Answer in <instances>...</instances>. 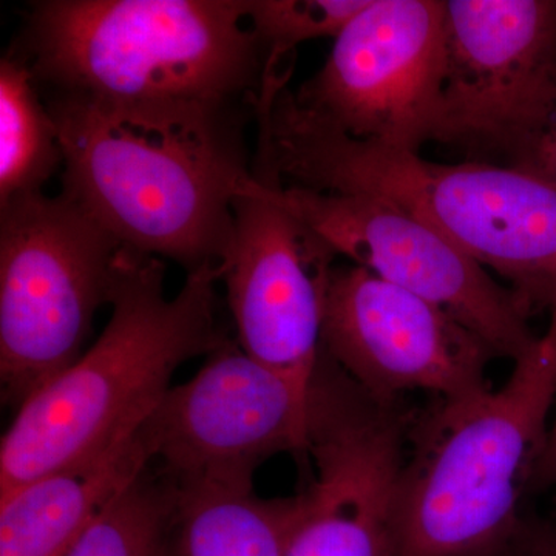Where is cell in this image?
<instances>
[{
	"label": "cell",
	"instance_id": "obj_1",
	"mask_svg": "<svg viewBox=\"0 0 556 556\" xmlns=\"http://www.w3.org/2000/svg\"><path fill=\"white\" fill-rule=\"evenodd\" d=\"M42 98L60 131L65 195L124 248L188 273L222 265L233 201L254 181L244 123L255 108Z\"/></svg>",
	"mask_w": 556,
	"mask_h": 556
},
{
	"label": "cell",
	"instance_id": "obj_2",
	"mask_svg": "<svg viewBox=\"0 0 556 556\" xmlns=\"http://www.w3.org/2000/svg\"><path fill=\"white\" fill-rule=\"evenodd\" d=\"M255 123V153L283 185L387 201L495 270L530 314L556 311L555 182L348 137L300 108L288 86L260 105Z\"/></svg>",
	"mask_w": 556,
	"mask_h": 556
},
{
	"label": "cell",
	"instance_id": "obj_3",
	"mask_svg": "<svg viewBox=\"0 0 556 556\" xmlns=\"http://www.w3.org/2000/svg\"><path fill=\"white\" fill-rule=\"evenodd\" d=\"M164 277V260L121 249L108 327L3 434L0 496L115 448L159 408L182 364L230 343L217 316L222 266L188 273L172 299Z\"/></svg>",
	"mask_w": 556,
	"mask_h": 556
},
{
	"label": "cell",
	"instance_id": "obj_4",
	"mask_svg": "<svg viewBox=\"0 0 556 556\" xmlns=\"http://www.w3.org/2000/svg\"><path fill=\"white\" fill-rule=\"evenodd\" d=\"M21 42L40 93L110 104L255 108L265 70L244 0H43Z\"/></svg>",
	"mask_w": 556,
	"mask_h": 556
},
{
	"label": "cell",
	"instance_id": "obj_5",
	"mask_svg": "<svg viewBox=\"0 0 556 556\" xmlns=\"http://www.w3.org/2000/svg\"><path fill=\"white\" fill-rule=\"evenodd\" d=\"M503 387L417 413L391 556H496L525 521L556 405V311Z\"/></svg>",
	"mask_w": 556,
	"mask_h": 556
},
{
	"label": "cell",
	"instance_id": "obj_6",
	"mask_svg": "<svg viewBox=\"0 0 556 556\" xmlns=\"http://www.w3.org/2000/svg\"><path fill=\"white\" fill-rule=\"evenodd\" d=\"M119 243L64 192L0 204V382L20 409L84 354Z\"/></svg>",
	"mask_w": 556,
	"mask_h": 556
},
{
	"label": "cell",
	"instance_id": "obj_7",
	"mask_svg": "<svg viewBox=\"0 0 556 556\" xmlns=\"http://www.w3.org/2000/svg\"><path fill=\"white\" fill-rule=\"evenodd\" d=\"M556 80V0H445V56L431 142L510 166Z\"/></svg>",
	"mask_w": 556,
	"mask_h": 556
},
{
	"label": "cell",
	"instance_id": "obj_8",
	"mask_svg": "<svg viewBox=\"0 0 556 556\" xmlns=\"http://www.w3.org/2000/svg\"><path fill=\"white\" fill-rule=\"evenodd\" d=\"M444 56L445 0H371L292 91L348 137L419 152L437 123Z\"/></svg>",
	"mask_w": 556,
	"mask_h": 556
},
{
	"label": "cell",
	"instance_id": "obj_9",
	"mask_svg": "<svg viewBox=\"0 0 556 556\" xmlns=\"http://www.w3.org/2000/svg\"><path fill=\"white\" fill-rule=\"evenodd\" d=\"M146 426L159 470L178 486H254L269 457L308 452L311 387L230 342L172 387Z\"/></svg>",
	"mask_w": 556,
	"mask_h": 556
},
{
	"label": "cell",
	"instance_id": "obj_10",
	"mask_svg": "<svg viewBox=\"0 0 556 556\" xmlns=\"http://www.w3.org/2000/svg\"><path fill=\"white\" fill-rule=\"evenodd\" d=\"M252 175L233 201L232 240L219 265L237 342L249 357L309 388L338 254L281 201L273 172L252 167Z\"/></svg>",
	"mask_w": 556,
	"mask_h": 556
},
{
	"label": "cell",
	"instance_id": "obj_11",
	"mask_svg": "<svg viewBox=\"0 0 556 556\" xmlns=\"http://www.w3.org/2000/svg\"><path fill=\"white\" fill-rule=\"evenodd\" d=\"M278 195L336 254L447 311L496 357L517 362L535 346L521 300L427 223L361 193L278 182Z\"/></svg>",
	"mask_w": 556,
	"mask_h": 556
},
{
	"label": "cell",
	"instance_id": "obj_12",
	"mask_svg": "<svg viewBox=\"0 0 556 556\" xmlns=\"http://www.w3.org/2000/svg\"><path fill=\"white\" fill-rule=\"evenodd\" d=\"M321 348L369 396L404 401L426 391L442 401L492 388V348L447 311L361 266H334L324 302Z\"/></svg>",
	"mask_w": 556,
	"mask_h": 556
},
{
	"label": "cell",
	"instance_id": "obj_13",
	"mask_svg": "<svg viewBox=\"0 0 556 556\" xmlns=\"http://www.w3.org/2000/svg\"><path fill=\"white\" fill-rule=\"evenodd\" d=\"M155 460L148 426L104 455L0 496V556H67L105 507Z\"/></svg>",
	"mask_w": 556,
	"mask_h": 556
},
{
	"label": "cell",
	"instance_id": "obj_14",
	"mask_svg": "<svg viewBox=\"0 0 556 556\" xmlns=\"http://www.w3.org/2000/svg\"><path fill=\"white\" fill-rule=\"evenodd\" d=\"M303 493L305 514L285 556H391L396 482L386 467L327 456Z\"/></svg>",
	"mask_w": 556,
	"mask_h": 556
},
{
	"label": "cell",
	"instance_id": "obj_15",
	"mask_svg": "<svg viewBox=\"0 0 556 556\" xmlns=\"http://www.w3.org/2000/svg\"><path fill=\"white\" fill-rule=\"evenodd\" d=\"M178 492V556H285L305 514L303 492L268 500L254 486Z\"/></svg>",
	"mask_w": 556,
	"mask_h": 556
},
{
	"label": "cell",
	"instance_id": "obj_16",
	"mask_svg": "<svg viewBox=\"0 0 556 556\" xmlns=\"http://www.w3.org/2000/svg\"><path fill=\"white\" fill-rule=\"evenodd\" d=\"M64 166L60 131L33 72L16 54L0 61V204L31 193Z\"/></svg>",
	"mask_w": 556,
	"mask_h": 556
},
{
	"label": "cell",
	"instance_id": "obj_17",
	"mask_svg": "<svg viewBox=\"0 0 556 556\" xmlns=\"http://www.w3.org/2000/svg\"><path fill=\"white\" fill-rule=\"evenodd\" d=\"M178 486L152 466L102 510L67 556H178Z\"/></svg>",
	"mask_w": 556,
	"mask_h": 556
},
{
	"label": "cell",
	"instance_id": "obj_18",
	"mask_svg": "<svg viewBox=\"0 0 556 556\" xmlns=\"http://www.w3.org/2000/svg\"><path fill=\"white\" fill-rule=\"evenodd\" d=\"M371 0H244L266 65L289 64L300 43L338 38Z\"/></svg>",
	"mask_w": 556,
	"mask_h": 556
},
{
	"label": "cell",
	"instance_id": "obj_19",
	"mask_svg": "<svg viewBox=\"0 0 556 556\" xmlns=\"http://www.w3.org/2000/svg\"><path fill=\"white\" fill-rule=\"evenodd\" d=\"M510 167L556 185V80L540 126Z\"/></svg>",
	"mask_w": 556,
	"mask_h": 556
},
{
	"label": "cell",
	"instance_id": "obj_20",
	"mask_svg": "<svg viewBox=\"0 0 556 556\" xmlns=\"http://www.w3.org/2000/svg\"><path fill=\"white\" fill-rule=\"evenodd\" d=\"M501 556H556V521L529 510Z\"/></svg>",
	"mask_w": 556,
	"mask_h": 556
},
{
	"label": "cell",
	"instance_id": "obj_21",
	"mask_svg": "<svg viewBox=\"0 0 556 556\" xmlns=\"http://www.w3.org/2000/svg\"><path fill=\"white\" fill-rule=\"evenodd\" d=\"M556 489V405L554 416H552L551 430H548V439L544 455L538 464L535 478H533L532 493L547 492V490Z\"/></svg>",
	"mask_w": 556,
	"mask_h": 556
},
{
	"label": "cell",
	"instance_id": "obj_22",
	"mask_svg": "<svg viewBox=\"0 0 556 556\" xmlns=\"http://www.w3.org/2000/svg\"><path fill=\"white\" fill-rule=\"evenodd\" d=\"M551 517H552V518H554V519H555V521H556V506H555L554 514H552V515H551Z\"/></svg>",
	"mask_w": 556,
	"mask_h": 556
},
{
	"label": "cell",
	"instance_id": "obj_23",
	"mask_svg": "<svg viewBox=\"0 0 556 556\" xmlns=\"http://www.w3.org/2000/svg\"><path fill=\"white\" fill-rule=\"evenodd\" d=\"M496 556H501V554H497Z\"/></svg>",
	"mask_w": 556,
	"mask_h": 556
}]
</instances>
